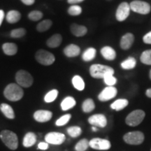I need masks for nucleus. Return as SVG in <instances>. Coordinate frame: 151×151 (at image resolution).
Returning a JSON list of instances; mask_svg holds the SVG:
<instances>
[{"label":"nucleus","instance_id":"obj_1","mask_svg":"<svg viewBox=\"0 0 151 151\" xmlns=\"http://www.w3.org/2000/svg\"><path fill=\"white\" fill-rule=\"evenodd\" d=\"M4 95L9 101H18L23 97L24 91L22 87L18 84L10 83L6 87L4 90Z\"/></svg>","mask_w":151,"mask_h":151},{"label":"nucleus","instance_id":"obj_2","mask_svg":"<svg viewBox=\"0 0 151 151\" xmlns=\"http://www.w3.org/2000/svg\"><path fill=\"white\" fill-rule=\"evenodd\" d=\"M114 73V69L106 65L94 64L90 67V73L94 78H104L106 76L113 75Z\"/></svg>","mask_w":151,"mask_h":151},{"label":"nucleus","instance_id":"obj_3","mask_svg":"<svg viewBox=\"0 0 151 151\" xmlns=\"http://www.w3.org/2000/svg\"><path fill=\"white\" fill-rule=\"evenodd\" d=\"M2 142L11 150H16L18 146V139L16 134L10 130H3L0 133Z\"/></svg>","mask_w":151,"mask_h":151},{"label":"nucleus","instance_id":"obj_4","mask_svg":"<svg viewBox=\"0 0 151 151\" xmlns=\"http://www.w3.org/2000/svg\"><path fill=\"white\" fill-rule=\"evenodd\" d=\"M16 83L22 88H29L34 83L33 76L27 71L20 69L16 73Z\"/></svg>","mask_w":151,"mask_h":151},{"label":"nucleus","instance_id":"obj_5","mask_svg":"<svg viewBox=\"0 0 151 151\" xmlns=\"http://www.w3.org/2000/svg\"><path fill=\"white\" fill-rule=\"evenodd\" d=\"M35 59L41 65L50 66L54 63L55 58L51 52L43 49H40L36 52Z\"/></svg>","mask_w":151,"mask_h":151},{"label":"nucleus","instance_id":"obj_6","mask_svg":"<svg viewBox=\"0 0 151 151\" xmlns=\"http://www.w3.org/2000/svg\"><path fill=\"white\" fill-rule=\"evenodd\" d=\"M145 116H146L145 112L142 110L138 109V110L132 111L126 118V124L129 126H132V127H135V126L139 125L143 120Z\"/></svg>","mask_w":151,"mask_h":151},{"label":"nucleus","instance_id":"obj_7","mask_svg":"<svg viewBox=\"0 0 151 151\" xmlns=\"http://www.w3.org/2000/svg\"><path fill=\"white\" fill-rule=\"evenodd\" d=\"M130 9L134 12L142 15H146L150 12V5L148 2L135 0L130 3Z\"/></svg>","mask_w":151,"mask_h":151},{"label":"nucleus","instance_id":"obj_8","mask_svg":"<svg viewBox=\"0 0 151 151\" xmlns=\"http://www.w3.org/2000/svg\"><path fill=\"white\" fill-rule=\"evenodd\" d=\"M124 141L130 145H139L144 140V134L141 132H128L123 137Z\"/></svg>","mask_w":151,"mask_h":151},{"label":"nucleus","instance_id":"obj_9","mask_svg":"<svg viewBox=\"0 0 151 151\" xmlns=\"http://www.w3.org/2000/svg\"><path fill=\"white\" fill-rule=\"evenodd\" d=\"M89 146L95 150H109L111 148V145L110 141L107 139L94 138L89 141Z\"/></svg>","mask_w":151,"mask_h":151},{"label":"nucleus","instance_id":"obj_10","mask_svg":"<svg viewBox=\"0 0 151 151\" xmlns=\"http://www.w3.org/2000/svg\"><path fill=\"white\" fill-rule=\"evenodd\" d=\"M130 6L127 2H122L116 10V17L118 21L122 22L129 16L130 13Z\"/></svg>","mask_w":151,"mask_h":151},{"label":"nucleus","instance_id":"obj_11","mask_svg":"<svg viewBox=\"0 0 151 151\" xmlns=\"http://www.w3.org/2000/svg\"><path fill=\"white\" fill-rule=\"evenodd\" d=\"M65 135L60 132H49L45 136L46 143L52 145H60L65 141Z\"/></svg>","mask_w":151,"mask_h":151},{"label":"nucleus","instance_id":"obj_12","mask_svg":"<svg viewBox=\"0 0 151 151\" xmlns=\"http://www.w3.org/2000/svg\"><path fill=\"white\" fill-rule=\"evenodd\" d=\"M118 90L114 86H108L105 88L98 95V99L101 101H106L116 96Z\"/></svg>","mask_w":151,"mask_h":151},{"label":"nucleus","instance_id":"obj_13","mask_svg":"<svg viewBox=\"0 0 151 151\" xmlns=\"http://www.w3.org/2000/svg\"><path fill=\"white\" fill-rule=\"evenodd\" d=\"M88 122L96 127H105L107 124V119L103 114H94L88 118Z\"/></svg>","mask_w":151,"mask_h":151},{"label":"nucleus","instance_id":"obj_14","mask_svg":"<svg viewBox=\"0 0 151 151\" xmlns=\"http://www.w3.org/2000/svg\"><path fill=\"white\" fill-rule=\"evenodd\" d=\"M52 117V113L47 110H38L34 113V118L37 122H46Z\"/></svg>","mask_w":151,"mask_h":151},{"label":"nucleus","instance_id":"obj_15","mask_svg":"<svg viewBox=\"0 0 151 151\" xmlns=\"http://www.w3.org/2000/svg\"><path fill=\"white\" fill-rule=\"evenodd\" d=\"M134 41V36L132 33H127L122 36L120 40V47L123 50H128L131 48Z\"/></svg>","mask_w":151,"mask_h":151},{"label":"nucleus","instance_id":"obj_16","mask_svg":"<svg viewBox=\"0 0 151 151\" xmlns=\"http://www.w3.org/2000/svg\"><path fill=\"white\" fill-rule=\"evenodd\" d=\"M71 32L75 37H83L88 32V29L84 25H80V24L73 23L70 27Z\"/></svg>","mask_w":151,"mask_h":151},{"label":"nucleus","instance_id":"obj_17","mask_svg":"<svg viewBox=\"0 0 151 151\" xmlns=\"http://www.w3.org/2000/svg\"><path fill=\"white\" fill-rule=\"evenodd\" d=\"M81 52L80 47L75 44H69L64 49V54L68 58H75Z\"/></svg>","mask_w":151,"mask_h":151},{"label":"nucleus","instance_id":"obj_18","mask_svg":"<svg viewBox=\"0 0 151 151\" xmlns=\"http://www.w3.org/2000/svg\"><path fill=\"white\" fill-rule=\"evenodd\" d=\"M62 41V37L60 34H55L51 36L46 41V45L49 48H55L59 47Z\"/></svg>","mask_w":151,"mask_h":151},{"label":"nucleus","instance_id":"obj_19","mask_svg":"<svg viewBox=\"0 0 151 151\" xmlns=\"http://www.w3.org/2000/svg\"><path fill=\"white\" fill-rule=\"evenodd\" d=\"M2 50L4 53L6 55H15L18 52V46L14 43H4L2 45Z\"/></svg>","mask_w":151,"mask_h":151},{"label":"nucleus","instance_id":"obj_20","mask_svg":"<svg viewBox=\"0 0 151 151\" xmlns=\"http://www.w3.org/2000/svg\"><path fill=\"white\" fill-rule=\"evenodd\" d=\"M101 54L107 60H114L116 58V52L110 46H104L101 49Z\"/></svg>","mask_w":151,"mask_h":151},{"label":"nucleus","instance_id":"obj_21","mask_svg":"<svg viewBox=\"0 0 151 151\" xmlns=\"http://www.w3.org/2000/svg\"><path fill=\"white\" fill-rule=\"evenodd\" d=\"M20 18H21V14L16 10L9 11L6 16V21L10 24L16 23L20 20Z\"/></svg>","mask_w":151,"mask_h":151},{"label":"nucleus","instance_id":"obj_22","mask_svg":"<svg viewBox=\"0 0 151 151\" xmlns=\"http://www.w3.org/2000/svg\"><path fill=\"white\" fill-rule=\"evenodd\" d=\"M37 142V136L33 132H28L25 134L23 139V146L26 148L32 146Z\"/></svg>","mask_w":151,"mask_h":151},{"label":"nucleus","instance_id":"obj_23","mask_svg":"<svg viewBox=\"0 0 151 151\" xmlns=\"http://www.w3.org/2000/svg\"><path fill=\"white\" fill-rule=\"evenodd\" d=\"M0 110L4 116L9 119L15 118V113L14 109L8 104L3 103L0 105Z\"/></svg>","mask_w":151,"mask_h":151},{"label":"nucleus","instance_id":"obj_24","mask_svg":"<svg viewBox=\"0 0 151 151\" xmlns=\"http://www.w3.org/2000/svg\"><path fill=\"white\" fill-rule=\"evenodd\" d=\"M76 100L72 97H67L62 100L61 102V109L62 111H68L73 108L76 106Z\"/></svg>","mask_w":151,"mask_h":151},{"label":"nucleus","instance_id":"obj_25","mask_svg":"<svg viewBox=\"0 0 151 151\" xmlns=\"http://www.w3.org/2000/svg\"><path fill=\"white\" fill-rule=\"evenodd\" d=\"M97 50L94 48H88L82 55V59L85 62H90L93 60L96 57Z\"/></svg>","mask_w":151,"mask_h":151},{"label":"nucleus","instance_id":"obj_26","mask_svg":"<svg viewBox=\"0 0 151 151\" xmlns=\"http://www.w3.org/2000/svg\"><path fill=\"white\" fill-rule=\"evenodd\" d=\"M71 82H72V85L73 87L76 90H79V91H82L85 89V82L83 79L82 78V77L80 76L79 75H76L72 78V80H71Z\"/></svg>","mask_w":151,"mask_h":151},{"label":"nucleus","instance_id":"obj_27","mask_svg":"<svg viewBox=\"0 0 151 151\" xmlns=\"http://www.w3.org/2000/svg\"><path fill=\"white\" fill-rule=\"evenodd\" d=\"M129 104L128 100L126 99H117L111 105V108L116 111H121L125 108Z\"/></svg>","mask_w":151,"mask_h":151},{"label":"nucleus","instance_id":"obj_28","mask_svg":"<svg viewBox=\"0 0 151 151\" xmlns=\"http://www.w3.org/2000/svg\"><path fill=\"white\" fill-rule=\"evenodd\" d=\"M52 22L51 20L46 19L39 22L37 25V30L39 32H44L52 27Z\"/></svg>","mask_w":151,"mask_h":151},{"label":"nucleus","instance_id":"obj_29","mask_svg":"<svg viewBox=\"0 0 151 151\" xmlns=\"http://www.w3.org/2000/svg\"><path fill=\"white\" fill-rule=\"evenodd\" d=\"M136 65H137V60L134 58L129 57L127 59H126L121 63V67L125 70H129L135 68Z\"/></svg>","mask_w":151,"mask_h":151},{"label":"nucleus","instance_id":"obj_30","mask_svg":"<svg viewBox=\"0 0 151 151\" xmlns=\"http://www.w3.org/2000/svg\"><path fill=\"white\" fill-rule=\"evenodd\" d=\"M95 109V104L94 101L90 98H88L85 100L83 102L82 109L83 111L85 113H90Z\"/></svg>","mask_w":151,"mask_h":151},{"label":"nucleus","instance_id":"obj_31","mask_svg":"<svg viewBox=\"0 0 151 151\" xmlns=\"http://www.w3.org/2000/svg\"><path fill=\"white\" fill-rule=\"evenodd\" d=\"M58 90L56 89H53L50 91H49L44 97V101L46 103H51L54 101L58 97Z\"/></svg>","mask_w":151,"mask_h":151},{"label":"nucleus","instance_id":"obj_32","mask_svg":"<svg viewBox=\"0 0 151 151\" xmlns=\"http://www.w3.org/2000/svg\"><path fill=\"white\" fill-rule=\"evenodd\" d=\"M89 146V141L88 139H83L76 143L75 150L76 151H86Z\"/></svg>","mask_w":151,"mask_h":151},{"label":"nucleus","instance_id":"obj_33","mask_svg":"<svg viewBox=\"0 0 151 151\" xmlns=\"http://www.w3.org/2000/svg\"><path fill=\"white\" fill-rule=\"evenodd\" d=\"M141 62L146 65H151V50H145L141 54Z\"/></svg>","mask_w":151,"mask_h":151},{"label":"nucleus","instance_id":"obj_34","mask_svg":"<svg viewBox=\"0 0 151 151\" xmlns=\"http://www.w3.org/2000/svg\"><path fill=\"white\" fill-rule=\"evenodd\" d=\"M67 133L70 137L73 138H76L79 137L82 133V129L80 127L78 126H73V127H70L67 129Z\"/></svg>","mask_w":151,"mask_h":151},{"label":"nucleus","instance_id":"obj_35","mask_svg":"<svg viewBox=\"0 0 151 151\" xmlns=\"http://www.w3.org/2000/svg\"><path fill=\"white\" fill-rule=\"evenodd\" d=\"M26 32H27V31L24 28H18V29L11 30L10 36L12 38H14V39H18V38L24 37L26 35Z\"/></svg>","mask_w":151,"mask_h":151},{"label":"nucleus","instance_id":"obj_36","mask_svg":"<svg viewBox=\"0 0 151 151\" xmlns=\"http://www.w3.org/2000/svg\"><path fill=\"white\" fill-rule=\"evenodd\" d=\"M43 13L40 11H32L28 14V18L29 19L32 21H38V20H40L41 18H43Z\"/></svg>","mask_w":151,"mask_h":151},{"label":"nucleus","instance_id":"obj_37","mask_svg":"<svg viewBox=\"0 0 151 151\" xmlns=\"http://www.w3.org/2000/svg\"><path fill=\"white\" fill-rule=\"evenodd\" d=\"M82 13V8L78 5H72L68 9V14L70 16H79Z\"/></svg>","mask_w":151,"mask_h":151},{"label":"nucleus","instance_id":"obj_38","mask_svg":"<svg viewBox=\"0 0 151 151\" xmlns=\"http://www.w3.org/2000/svg\"><path fill=\"white\" fill-rule=\"evenodd\" d=\"M71 118V114H65L63 116L60 117L58 120L55 122V124L57 126H63L65 125L66 124H67L69 122V120Z\"/></svg>","mask_w":151,"mask_h":151},{"label":"nucleus","instance_id":"obj_39","mask_svg":"<svg viewBox=\"0 0 151 151\" xmlns=\"http://www.w3.org/2000/svg\"><path fill=\"white\" fill-rule=\"evenodd\" d=\"M103 79L105 84L108 86H113L114 85H116L117 83L116 78L115 76H113V75L112 74L106 76Z\"/></svg>","mask_w":151,"mask_h":151},{"label":"nucleus","instance_id":"obj_40","mask_svg":"<svg viewBox=\"0 0 151 151\" xmlns=\"http://www.w3.org/2000/svg\"><path fill=\"white\" fill-rule=\"evenodd\" d=\"M143 41L146 44H151V31L144 35L143 37Z\"/></svg>","mask_w":151,"mask_h":151},{"label":"nucleus","instance_id":"obj_41","mask_svg":"<svg viewBox=\"0 0 151 151\" xmlns=\"http://www.w3.org/2000/svg\"><path fill=\"white\" fill-rule=\"evenodd\" d=\"M38 148L42 150H46L48 148V143H44V142H41L38 145Z\"/></svg>","mask_w":151,"mask_h":151},{"label":"nucleus","instance_id":"obj_42","mask_svg":"<svg viewBox=\"0 0 151 151\" xmlns=\"http://www.w3.org/2000/svg\"><path fill=\"white\" fill-rule=\"evenodd\" d=\"M24 4L27 5V6H31L34 4V3L35 2V0H20Z\"/></svg>","mask_w":151,"mask_h":151},{"label":"nucleus","instance_id":"obj_43","mask_svg":"<svg viewBox=\"0 0 151 151\" xmlns=\"http://www.w3.org/2000/svg\"><path fill=\"white\" fill-rule=\"evenodd\" d=\"M4 11L1 10V9H0V27H1V24H2L4 19Z\"/></svg>","mask_w":151,"mask_h":151},{"label":"nucleus","instance_id":"obj_44","mask_svg":"<svg viewBox=\"0 0 151 151\" xmlns=\"http://www.w3.org/2000/svg\"><path fill=\"white\" fill-rule=\"evenodd\" d=\"M84 1V0H67L68 3L71 4H73L81 3V2H82V1Z\"/></svg>","mask_w":151,"mask_h":151},{"label":"nucleus","instance_id":"obj_45","mask_svg":"<svg viewBox=\"0 0 151 151\" xmlns=\"http://www.w3.org/2000/svg\"><path fill=\"white\" fill-rule=\"evenodd\" d=\"M146 94L147 97H149V98H151V88H150V89H148L146 90Z\"/></svg>","mask_w":151,"mask_h":151},{"label":"nucleus","instance_id":"obj_46","mask_svg":"<svg viewBox=\"0 0 151 151\" xmlns=\"http://www.w3.org/2000/svg\"><path fill=\"white\" fill-rule=\"evenodd\" d=\"M92 131H93V132H96V131H97V127H94V126H93V127H92Z\"/></svg>","mask_w":151,"mask_h":151},{"label":"nucleus","instance_id":"obj_47","mask_svg":"<svg viewBox=\"0 0 151 151\" xmlns=\"http://www.w3.org/2000/svg\"><path fill=\"white\" fill-rule=\"evenodd\" d=\"M149 77H150V79L151 80V69L150 71V73H149Z\"/></svg>","mask_w":151,"mask_h":151}]
</instances>
